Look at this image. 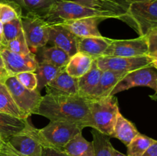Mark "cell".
Wrapping results in <instances>:
<instances>
[{"instance_id":"cell-46","label":"cell","mask_w":157,"mask_h":156,"mask_svg":"<svg viewBox=\"0 0 157 156\" xmlns=\"http://www.w3.org/2000/svg\"><path fill=\"white\" fill-rule=\"evenodd\" d=\"M157 58V56L156 57V58Z\"/></svg>"},{"instance_id":"cell-29","label":"cell","mask_w":157,"mask_h":156,"mask_svg":"<svg viewBox=\"0 0 157 156\" xmlns=\"http://www.w3.org/2000/svg\"><path fill=\"white\" fill-rule=\"evenodd\" d=\"M23 11L17 3L10 0L0 1V21L2 24L21 18Z\"/></svg>"},{"instance_id":"cell-15","label":"cell","mask_w":157,"mask_h":156,"mask_svg":"<svg viewBox=\"0 0 157 156\" xmlns=\"http://www.w3.org/2000/svg\"><path fill=\"white\" fill-rule=\"evenodd\" d=\"M46 93L61 95L78 94V79L69 75L64 69L45 87Z\"/></svg>"},{"instance_id":"cell-25","label":"cell","mask_w":157,"mask_h":156,"mask_svg":"<svg viewBox=\"0 0 157 156\" xmlns=\"http://www.w3.org/2000/svg\"><path fill=\"white\" fill-rule=\"evenodd\" d=\"M17 3L26 13L39 15L43 18L48 13L55 0H10Z\"/></svg>"},{"instance_id":"cell-31","label":"cell","mask_w":157,"mask_h":156,"mask_svg":"<svg viewBox=\"0 0 157 156\" xmlns=\"http://www.w3.org/2000/svg\"><path fill=\"white\" fill-rule=\"evenodd\" d=\"M22 32L21 18H15L9 22L3 24V35L2 47H4L8 42L15 39Z\"/></svg>"},{"instance_id":"cell-24","label":"cell","mask_w":157,"mask_h":156,"mask_svg":"<svg viewBox=\"0 0 157 156\" xmlns=\"http://www.w3.org/2000/svg\"><path fill=\"white\" fill-rule=\"evenodd\" d=\"M64 69L65 67H56L48 63L38 62L36 69L34 71L36 74L38 80L37 90L41 91V89L44 88Z\"/></svg>"},{"instance_id":"cell-13","label":"cell","mask_w":157,"mask_h":156,"mask_svg":"<svg viewBox=\"0 0 157 156\" xmlns=\"http://www.w3.org/2000/svg\"><path fill=\"white\" fill-rule=\"evenodd\" d=\"M48 42L65 51L70 57L78 52L77 37L60 24H50Z\"/></svg>"},{"instance_id":"cell-44","label":"cell","mask_w":157,"mask_h":156,"mask_svg":"<svg viewBox=\"0 0 157 156\" xmlns=\"http://www.w3.org/2000/svg\"><path fill=\"white\" fill-rule=\"evenodd\" d=\"M152 65L157 69V58H153V63Z\"/></svg>"},{"instance_id":"cell-22","label":"cell","mask_w":157,"mask_h":156,"mask_svg":"<svg viewBox=\"0 0 157 156\" xmlns=\"http://www.w3.org/2000/svg\"><path fill=\"white\" fill-rule=\"evenodd\" d=\"M139 133L134 124L126 119L121 114V112H119L117 117L112 138L119 139L126 146H127Z\"/></svg>"},{"instance_id":"cell-9","label":"cell","mask_w":157,"mask_h":156,"mask_svg":"<svg viewBox=\"0 0 157 156\" xmlns=\"http://www.w3.org/2000/svg\"><path fill=\"white\" fill-rule=\"evenodd\" d=\"M8 142L24 156H41L43 142L39 129L29 124L27 128L9 138Z\"/></svg>"},{"instance_id":"cell-35","label":"cell","mask_w":157,"mask_h":156,"mask_svg":"<svg viewBox=\"0 0 157 156\" xmlns=\"http://www.w3.org/2000/svg\"><path fill=\"white\" fill-rule=\"evenodd\" d=\"M41 156H70L64 150L58 149L52 146H43Z\"/></svg>"},{"instance_id":"cell-18","label":"cell","mask_w":157,"mask_h":156,"mask_svg":"<svg viewBox=\"0 0 157 156\" xmlns=\"http://www.w3.org/2000/svg\"><path fill=\"white\" fill-rule=\"evenodd\" d=\"M30 123L29 118H18L0 113V136L8 142L9 138L21 132Z\"/></svg>"},{"instance_id":"cell-32","label":"cell","mask_w":157,"mask_h":156,"mask_svg":"<svg viewBox=\"0 0 157 156\" xmlns=\"http://www.w3.org/2000/svg\"><path fill=\"white\" fill-rule=\"evenodd\" d=\"M3 47L14 53L21 54H28L32 52L26 42L23 31L17 38L8 42Z\"/></svg>"},{"instance_id":"cell-14","label":"cell","mask_w":157,"mask_h":156,"mask_svg":"<svg viewBox=\"0 0 157 156\" xmlns=\"http://www.w3.org/2000/svg\"><path fill=\"white\" fill-rule=\"evenodd\" d=\"M104 20V18L98 17H89L63 21L58 24L64 26L78 38L101 37L102 35L98 30V24Z\"/></svg>"},{"instance_id":"cell-42","label":"cell","mask_w":157,"mask_h":156,"mask_svg":"<svg viewBox=\"0 0 157 156\" xmlns=\"http://www.w3.org/2000/svg\"><path fill=\"white\" fill-rule=\"evenodd\" d=\"M113 156H127V155H125V154H124L123 153L120 152L119 151H117V150H116L115 148H113Z\"/></svg>"},{"instance_id":"cell-12","label":"cell","mask_w":157,"mask_h":156,"mask_svg":"<svg viewBox=\"0 0 157 156\" xmlns=\"http://www.w3.org/2000/svg\"><path fill=\"white\" fill-rule=\"evenodd\" d=\"M0 55L9 76H16L26 71L34 72L38 65L35 55L32 52L28 54H21L2 47Z\"/></svg>"},{"instance_id":"cell-40","label":"cell","mask_w":157,"mask_h":156,"mask_svg":"<svg viewBox=\"0 0 157 156\" xmlns=\"http://www.w3.org/2000/svg\"><path fill=\"white\" fill-rule=\"evenodd\" d=\"M2 35H3V24L0 21V47L2 44Z\"/></svg>"},{"instance_id":"cell-34","label":"cell","mask_w":157,"mask_h":156,"mask_svg":"<svg viewBox=\"0 0 157 156\" xmlns=\"http://www.w3.org/2000/svg\"><path fill=\"white\" fill-rule=\"evenodd\" d=\"M146 37L148 44V55L151 58H156L157 56V31H153Z\"/></svg>"},{"instance_id":"cell-48","label":"cell","mask_w":157,"mask_h":156,"mask_svg":"<svg viewBox=\"0 0 157 156\" xmlns=\"http://www.w3.org/2000/svg\"><path fill=\"white\" fill-rule=\"evenodd\" d=\"M154 31H157V28H156V30H154Z\"/></svg>"},{"instance_id":"cell-11","label":"cell","mask_w":157,"mask_h":156,"mask_svg":"<svg viewBox=\"0 0 157 156\" xmlns=\"http://www.w3.org/2000/svg\"><path fill=\"white\" fill-rule=\"evenodd\" d=\"M147 37L128 40H112L103 56L140 57L148 55Z\"/></svg>"},{"instance_id":"cell-33","label":"cell","mask_w":157,"mask_h":156,"mask_svg":"<svg viewBox=\"0 0 157 156\" xmlns=\"http://www.w3.org/2000/svg\"><path fill=\"white\" fill-rule=\"evenodd\" d=\"M15 76L20 84H22L25 88L30 90H37L38 80H37V76L35 72H22L17 74Z\"/></svg>"},{"instance_id":"cell-45","label":"cell","mask_w":157,"mask_h":156,"mask_svg":"<svg viewBox=\"0 0 157 156\" xmlns=\"http://www.w3.org/2000/svg\"><path fill=\"white\" fill-rule=\"evenodd\" d=\"M0 83H3V82H2V80H0Z\"/></svg>"},{"instance_id":"cell-37","label":"cell","mask_w":157,"mask_h":156,"mask_svg":"<svg viewBox=\"0 0 157 156\" xmlns=\"http://www.w3.org/2000/svg\"><path fill=\"white\" fill-rule=\"evenodd\" d=\"M143 156H157V141L154 140V142L151 144L150 147L147 148Z\"/></svg>"},{"instance_id":"cell-8","label":"cell","mask_w":157,"mask_h":156,"mask_svg":"<svg viewBox=\"0 0 157 156\" xmlns=\"http://www.w3.org/2000/svg\"><path fill=\"white\" fill-rule=\"evenodd\" d=\"M97 66L102 71L113 70L128 73L133 70L152 65L153 58L149 55L140 57L101 56L95 59Z\"/></svg>"},{"instance_id":"cell-6","label":"cell","mask_w":157,"mask_h":156,"mask_svg":"<svg viewBox=\"0 0 157 156\" xmlns=\"http://www.w3.org/2000/svg\"><path fill=\"white\" fill-rule=\"evenodd\" d=\"M21 22L28 46L35 54L48 43L50 24L42 17L29 13L21 16Z\"/></svg>"},{"instance_id":"cell-21","label":"cell","mask_w":157,"mask_h":156,"mask_svg":"<svg viewBox=\"0 0 157 156\" xmlns=\"http://www.w3.org/2000/svg\"><path fill=\"white\" fill-rule=\"evenodd\" d=\"M94 59L81 52H77L71 57L65 67V71L73 77L80 78L91 68Z\"/></svg>"},{"instance_id":"cell-17","label":"cell","mask_w":157,"mask_h":156,"mask_svg":"<svg viewBox=\"0 0 157 156\" xmlns=\"http://www.w3.org/2000/svg\"><path fill=\"white\" fill-rule=\"evenodd\" d=\"M126 74L127 73L113 70L102 71L99 83L92 93L90 99H99L110 96L115 86L124 78Z\"/></svg>"},{"instance_id":"cell-5","label":"cell","mask_w":157,"mask_h":156,"mask_svg":"<svg viewBox=\"0 0 157 156\" xmlns=\"http://www.w3.org/2000/svg\"><path fill=\"white\" fill-rule=\"evenodd\" d=\"M83 127L75 122L67 121H50L44 128L39 129L43 145L64 150L67 144L80 132Z\"/></svg>"},{"instance_id":"cell-20","label":"cell","mask_w":157,"mask_h":156,"mask_svg":"<svg viewBox=\"0 0 157 156\" xmlns=\"http://www.w3.org/2000/svg\"><path fill=\"white\" fill-rule=\"evenodd\" d=\"M102 70L97 66L95 60L88 72L78 78V94L90 99L92 93L99 83Z\"/></svg>"},{"instance_id":"cell-36","label":"cell","mask_w":157,"mask_h":156,"mask_svg":"<svg viewBox=\"0 0 157 156\" xmlns=\"http://www.w3.org/2000/svg\"><path fill=\"white\" fill-rule=\"evenodd\" d=\"M0 156H24L18 152L15 148H14L9 142H7L6 146L0 150Z\"/></svg>"},{"instance_id":"cell-3","label":"cell","mask_w":157,"mask_h":156,"mask_svg":"<svg viewBox=\"0 0 157 156\" xmlns=\"http://www.w3.org/2000/svg\"><path fill=\"white\" fill-rule=\"evenodd\" d=\"M121 21L131 26L141 37L157 28V0L129 4Z\"/></svg>"},{"instance_id":"cell-28","label":"cell","mask_w":157,"mask_h":156,"mask_svg":"<svg viewBox=\"0 0 157 156\" xmlns=\"http://www.w3.org/2000/svg\"><path fill=\"white\" fill-rule=\"evenodd\" d=\"M95 156H113V147L110 143V138L107 135L93 128L91 131Z\"/></svg>"},{"instance_id":"cell-49","label":"cell","mask_w":157,"mask_h":156,"mask_svg":"<svg viewBox=\"0 0 157 156\" xmlns=\"http://www.w3.org/2000/svg\"><path fill=\"white\" fill-rule=\"evenodd\" d=\"M0 1H1V0H0Z\"/></svg>"},{"instance_id":"cell-41","label":"cell","mask_w":157,"mask_h":156,"mask_svg":"<svg viewBox=\"0 0 157 156\" xmlns=\"http://www.w3.org/2000/svg\"><path fill=\"white\" fill-rule=\"evenodd\" d=\"M6 143H7V142H6V141L0 136V150H2L5 146H6Z\"/></svg>"},{"instance_id":"cell-7","label":"cell","mask_w":157,"mask_h":156,"mask_svg":"<svg viewBox=\"0 0 157 156\" xmlns=\"http://www.w3.org/2000/svg\"><path fill=\"white\" fill-rule=\"evenodd\" d=\"M3 84L7 87L14 102L25 115L29 118L35 114L39 106L42 96L38 90H30L19 83L15 76H9Z\"/></svg>"},{"instance_id":"cell-23","label":"cell","mask_w":157,"mask_h":156,"mask_svg":"<svg viewBox=\"0 0 157 156\" xmlns=\"http://www.w3.org/2000/svg\"><path fill=\"white\" fill-rule=\"evenodd\" d=\"M70 156H95L92 142H88L82 132L75 136L64 148Z\"/></svg>"},{"instance_id":"cell-2","label":"cell","mask_w":157,"mask_h":156,"mask_svg":"<svg viewBox=\"0 0 157 156\" xmlns=\"http://www.w3.org/2000/svg\"><path fill=\"white\" fill-rule=\"evenodd\" d=\"M89 17H98L104 20L109 18L122 20L123 18V15L117 12L88 7L76 1L69 0H55V4L44 18L49 24H58Z\"/></svg>"},{"instance_id":"cell-26","label":"cell","mask_w":157,"mask_h":156,"mask_svg":"<svg viewBox=\"0 0 157 156\" xmlns=\"http://www.w3.org/2000/svg\"><path fill=\"white\" fill-rule=\"evenodd\" d=\"M75 1L88 7L117 12L122 15L123 18L126 15L127 8L128 6L121 0H75Z\"/></svg>"},{"instance_id":"cell-19","label":"cell","mask_w":157,"mask_h":156,"mask_svg":"<svg viewBox=\"0 0 157 156\" xmlns=\"http://www.w3.org/2000/svg\"><path fill=\"white\" fill-rule=\"evenodd\" d=\"M36 53L38 54L35 55V58L38 62L48 63L59 67H65L71 58L65 51L55 46L50 47L44 46L38 49Z\"/></svg>"},{"instance_id":"cell-27","label":"cell","mask_w":157,"mask_h":156,"mask_svg":"<svg viewBox=\"0 0 157 156\" xmlns=\"http://www.w3.org/2000/svg\"><path fill=\"white\" fill-rule=\"evenodd\" d=\"M0 113L18 118H26L14 102L10 93L3 83H0Z\"/></svg>"},{"instance_id":"cell-47","label":"cell","mask_w":157,"mask_h":156,"mask_svg":"<svg viewBox=\"0 0 157 156\" xmlns=\"http://www.w3.org/2000/svg\"><path fill=\"white\" fill-rule=\"evenodd\" d=\"M1 48H2V47H0V50H1Z\"/></svg>"},{"instance_id":"cell-16","label":"cell","mask_w":157,"mask_h":156,"mask_svg":"<svg viewBox=\"0 0 157 156\" xmlns=\"http://www.w3.org/2000/svg\"><path fill=\"white\" fill-rule=\"evenodd\" d=\"M112 39L103 36L87 38L77 37L78 52L85 54L95 60L104 55Z\"/></svg>"},{"instance_id":"cell-43","label":"cell","mask_w":157,"mask_h":156,"mask_svg":"<svg viewBox=\"0 0 157 156\" xmlns=\"http://www.w3.org/2000/svg\"><path fill=\"white\" fill-rule=\"evenodd\" d=\"M150 98H151L152 99H153V100H157V89L156 91H155L154 94L150 96Z\"/></svg>"},{"instance_id":"cell-1","label":"cell","mask_w":157,"mask_h":156,"mask_svg":"<svg viewBox=\"0 0 157 156\" xmlns=\"http://www.w3.org/2000/svg\"><path fill=\"white\" fill-rule=\"evenodd\" d=\"M92 99L80 95L46 93L42 96L35 114L50 121H67L81 125H90V106Z\"/></svg>"},{"instance_id":"cell-4","label":"cell","mask_w":157,"mask_h":156,"mask_svg":"<svg viewBox=\"0 0 157 156\" xmlns=\"http://www.w3.org/2000/svg\"><path fill=\"white\" fill-rule=\"evenodd\" d=\"M119 112L117 99L115 96L91 100L89 127L112 137Z\"/></svg>"},{"instance_id":"cell-10","label":"cell","mask_w":157,"mask_h":156,"mask_svg":"<svg viewBox=\"0 0 157 156\" xmlns=\"http://www.w3.org/2000/svg\"><path fill=\"white\" fill-rule=\"evenodd\" d=\"M136 87H148L156 91L157 89V69L156 67L150 65L127 73L115 86L110 96H115L120 92Z\"/></svg>"},{"instance_id":"cell-38","label":"cell","mask_w":157,"mask_h":156,"mask_svg":"<svg viewBox=\"0 0 157 156\" xmlns=\"http://www.w3.org/2000/svg\"><path fill=\"white\" fill-rule=\"evenodd\" d=\"M7 76H9L7 71H6V68H5L4 63H3L2 58L1 55H0V80L3 82L4 80L6 79Z\"/></svg>"},{"instance_id":"cell-39","label":"cell","mask_w":157,"mask_h":156,"mask_svg":"<svg viewBox=\"0 0 157 156\" xmlns=\"http://www.w3.org/2000/svg\"><path fill=\"white\" fill-rule=\"evenodd\" d=\"M121 1L128 6L129 4H131V3L140 2H147V1H150V0H121Z\"/></svg>"},{"instance_id":"cell-30","label":"cell","mask_w":157,"mask_h":156,"mask_svg":"<svg viewBox=\"0 0 157 156\" xmlns=\"http://www.w3.org/2000/svg\"><path fill=\"white\" fill-rule=\"evenodd\" d=\"M155 139L139 133L127 145V156H143Z\"/></svg>"}]
</instances>
